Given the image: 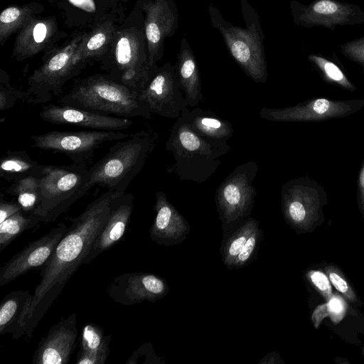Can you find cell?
Wrapping results in <instances>:
<instances>
[{
  "label": "cell",
  "mask_w": 364,
  "mask_h": 364,
  "mask_svg": "<svg viewBox=\"0 0 364 364\" xmlns=\"http://www.w3.org/2000/svg\"><path fill=\"white\" fill-rule=\"evenodd\" d=\"M328 315L326 304L318 306L312 315V320L316 327L320 324L322 319Z\"/></svg>",
  "instance_id": "obj_42"
},
{
  "label": "cell",
  "mask_w": 364,
  "mask_h": 364,
  "mask_svg": "<svg viewBox=\"0 0 364 364\" xmlns=\"http://www.w3.org/2000/svg\"><path fill=\"white\" fill-rule=\"evenodd\" d=\"M258 171L255 161L245 162L235 167L218 187L215 200L225 221L237 220L250 212L257 193L253 181Z\"/></svg>",
  "instance_id": "obj_10"
},
{
  "label": "cell",
  "mask_w": 364,
  "mask_h": 364,
  "mask_svg": "<svg viewBox=\"0 0 364 364\" xmlns=\"http://www.w3.org/2000/svg\"><path fill=\"white\" fill-rule=\"evenodd\" d=\"M255 228V221L251 220L246 223L240 230V232L231 240L228 247L227 256L230 261H234L242 251Z\"/></svg>",
  "instance_id": "obj_34"
},
{
  "label": "cell",
  "mask_w": 364,
  "mask_h": 364,
  "mask_svg": "<svg viewBox=\"0 0 364 364\" xmlns=\"http://www.w3.org/2000/svg\"><path fill=\"white\" fill-rule=\"evenodd\" d=\"M25 101V92L14 87L7 74L3 70L0 75V111L13 107L17 102Z\"/></svg>",
  "instance_id": "obj_33"
},
{
  "label": "cell",
  "mask_w": 364,
  "mask_h": 364,
  "mask_svg": "<svg viewBox=\"0 0 364 364\" xmlns=\"http://www.w3.org/2000/svg\"><path fill=\"white\" fill-rule=\"evenodd\" d=\"M340 48L342 54L360 65L364 72V37L344 43Z\"/></svg>",
  "instance_id": "obj_35"
},
{
  "label": "cell",
  "mask_w": 364,
  "mask_h": 364,
  "mask_svg": "<svg viewBox=\"0 0 364 364\" xmlns=\"http://www.w3.org/2000/svg\"><path fill=\"white\" fill-rule=\"evenodd\" d=\"M130 134L105 130L50 131L33 135L31 139L34 148L64 154L74 164L87 166L99 147L109 141L125 139Z\"/></svg>",
  "instance_id": "obj_8"
},
{
  "label": "cell",
  "mask_w": 364,
  "mask_h": 364,
  "mask_svg": "<svg viewBox=\"0 0 364 364\" xmlns=\"http://www.w3.org/2000/svg\"><path fill=\"white\" fill-rule=\"evenodd\" d=\"M111 335L106 336L99 325L88 323L82 329L76 364H104L109 354Z\"/></svg>",
  "instance_id": "obj_26"
},
{
  "label": "cell",
  "mask_w": 364,
  "mask_h": 364,
  "mask_svg": "<svg viewBox=\"0 0 364 364\" xmlns=\"http://www.w3.org/2000/svg\"><path fill=\"white\" fill-rule=\"evenodd\" d=\"M114 65V73L112 77L138 92L156 71L149 64L141 33L135 29L117 33Z\"/></svg>",
  "instance_id": "obj_9"
},
{
  "label": "cell",
  "mask_w": 364,
  "mask_h": 364,
  "mask_svg": "<svg viewBox=\"0 0 364 364\" xmlns=\"http://www.w3.org/2000/svg\"><path fill=\"white\" fill-rule=\"evenodd\" d=\"M328 278L338 291L345 294L350 299H353V294L350 291L347 282L341 275L336 272L329 271Z\"/></svg>",
  "instance_id": "obj_38"
},
{
  "label": "cell",
  "mask_w": 364,
  "mask_h": 364,
  "mask_svg": "<svg viewBox=\"0 0 364 364\" xmlns=\"http://www.w3.org/2000/svg\"><path fill=\"white\" fill-rule=\"evenodd\" d=\"M77 337V316L73 313L53 324L38 342L32 357L33 364H67Z\"/></svg>",
  "instance_id": "obj_19"
},
{
  "label": "cell",
  "mask_w": 364,
  "mask_h": 364,
  "mask_svg": "<svg viewBox=\"0 0 364 364\" xmlns=\"http://www.w3.org/2000/svg\"><path fill=\"white\" fill-rule=\"evenodd\" d=\"M175 68L187 106L196 107L203 95L197 61L186 37L181 40Z\"/></svg>",
  "instance_id": "obj_23"
},
{
  "label": "cell",
  "mask_w": 364,
  "mask_h": 364,
  "mask_svg": "<svg viewBox=\"0 0 364 364\" xmlns=\"http://www.w3.org/2000/svg\"><path fill=\"white\" fill-rule=\"evenodd\" d=\"M257 243L256 233H252L240 253L233 261L235 264H241L247 261L251 257Z\"/></svg>",
  "instance_id": "obj_39"
},
{
  "label": "cell",
  "mask_w": 364,
  "mask_h": 364,
  "mask_svg": "<svg viewBox=\"0 0 364 364\" xmlns=\"http://www.w3.org/2000/svg\"><path fill=\"white\" fill-rule=\"evenodd\" d=\"M33 295L28 290H15L6 294L0 304V334L14 339L26 336V321Z\"/></svg>",
  "instance_id": "obj_22"
},
{
  "label": "cell",
  "mask_w": 364,
  "mask_h": 364,
  "mask_svg": "<svg viewBox=\"0 0 364 364\" xmlns=\"http://www.w3.org/2000/svg\"><path fill=\"white\" fill-rule=\"evenodd\" d=\"M308 58L320 70L323 79L327 82L350 92L356 90L355 85L334 63L315 54L309 55Z\"/></svg>",
  "instance_id": "obj_32"
},
{
  "label": "cell",
  "mask_w": 364,
  "mask_h": 364,
  "mask_svg": "<svg viewBox=\"0 0 364 364\" xmlns=\"http://www.w3.org/2000/svg\"><path fill=\"white\" fill-rule=\"evenodd\" d=\"M281 196L284 215L295 224L316 218L326 200L323 186L308 176L284 183Z\"/></svg>",
  "instance_id": "obj_13"
},
{
  "label": "cell",
  "mask_w": 364,
  "mask_h": 364,
  "mask_svg": "<svg viewBox=\"0 0 364 364\" xmlns=\"http://www.w3.org/2000/svg\"><path fill=\"white\" fill-rule=\"evenodd\" d=\"M87 166L44 165L40 181L39 200L31 213L41 223H50L82 197Z\"/></svg>",
  "instance_id": "obj_6"
},
{
  "label": "cell",
  "mask_w": 364,
  "mask_h": 364,
  "mask_svg": "<svg viewBox=\"0 0 364 364\" xmlns=\"http://www.w3.org/2000/svg\"><path fill=\"white\" fill-rule=\"evenodd\" d=\"M119 194L107 190L71 220V225L67 232L41 267V279L35 289L26 321L27 338L32 337L40 321L62 293L72 276L83 264Z\"/></svg>",
  "instance_id": "obj_1"
},
{
  "label": "cell",
  "mask_w": 364,
  "mask_h": 364,
  "mask_svg": "<svg viewBox=\"0 0 364 364\" xmlns=\"http://www.w3.org/2000/svg\"><path fill=\"white\" fill-rule=\"evenodd\" d=\"M363 107V99L331 100L317 97L284 108L263 107L259 115L264 119L275 122H320L346 117Z\"/></svg>",
  "instance_id": "obj_11"
},
{
  "label": "cell",
  "mask_w": 364,
  "mask_h": 364,
  "mask_svg": "<svg viewBox=\"0 0 364 364\" xmlns=\"http://www.w3.org/2000/svg\"><path fill=\"white\" fill-rule=\"evenodd\" d=\"M58 102L125 118L151 119L153 114L137 91L104 75L83 79L61 96Z\"/></svg>",
  "instance_id": "obj_4"
},
{
  "label": "cell",
  "mask_w": 364,
  "mask_h": 364,
  "mask_svg": "<svg viewBox=\"0 0 364 364\" xmlns=\"http://www.w3.org/2000/svg\"><path fill=\"white\" fill-rule=\"evenodd\" d=\"M155 196L156 216L149 230L150 237L159 245H168L175 238L176 230H184L186 223L164 192L158 191Z\"/></svg>",
  "instance_id": "obj_25"
},
{
  "label": "cell",
  "mask_w": 364,
  "mask_h": 364,
  "mask_svg": "<svg viewBox=\"0 0 364 364\" xmlns=\"http://www.w3.org/2000/svg\"><path fill=\"white\" fill-rule=\"evenodd\" d=\"M328 315L335 321H339L345 312V304L339 297L332 296L326 304Z\"/></svg>",
  "instance_id": "obj_37"
},
{
  "label": "cell",
  "mask_w": 364,
  "mask_h": 364,
  "mask_svg": "<svg viewBox=\"0 0 364 364\" xmlns=\"http://www.w3.org/2000/svg\"><path fill=\"white\" fill-rule=\"evenodd\" d=\"M109 296L116 303L132 306L143 301L154 302L167 291L165 281L146 272H128L114 277L107 286Z\"/></svg>",
  "instance_id": "obj_17"
},
{
  "label": "cell",
  "mask_w": 364,
  "mask_h": 364,
  "mask_svg": "<svg viewBox=\"0 0 364 364\" xmlns=\"http://www.w3.org/2000/svg\"><path fill=\"white\" fill-rule=\"evenodd\" d=\"M74 6L88 12H93L96 7L93 0H69Z\"/></svg>",
  "instance_id": "obj_43"
},
{
  "label": "cell",
  "mask_w": 364,
  "mask_h": 364,
  "mask_svg": "<svg viewBox=\"0 0 364 364\" xmlns=\"http://www.w3.org/2000/svg\"><path fill=\"white\" fill-rule=\"evenodd\" d=\"M43 166L26 151H8L0 161V177L13 182L31 176L40 177Z\"/></svg>",
  "instance_id": "obj_27"
},
{
  "label": "cell",
  "mask_w": 364,
  "mask_h": 364,
  "mask_svg": "<svg viewBox=\"0 0 364 364\" xmlns=\"http://www.w3.org/2000/svg\"><path fill=\"white\" fill-rule=\"evenodd\" d=\"M33 6H12L4 9L0 14V43L3 46L8 38L33 17Z\"/></svg>",
  "instance_id": "obj_30"
},
{
  "label": "cell",
  "mask_w": 364,
  "mask_h": 364,
  "mask_svg": "<svg viewBox=\"0 0 364 364\" xmlns=\"http://www.w3.org/2000/svg\"><path fill=\"white\" fill-rule=\"evenodd\" d=\"M139 95L152 114L166 118H178L188 107L175 65L170 63L158 68Z\"/></svg>",
  "instance_id": "obj_12"
},
{
  "label": "cell",
  "mask_w": 364,
  "mask_h": 364,
  "mask_svg": "<svg viewBox=\"0 0 364 364\" xmlns=\"http://www.w3.org/2000/svg\"><path fill=\"white\" fill-rule=\"evenodd\" d=\"M158 142L159 134L152 129L141 130L117 141L101 159L88 168L85 193L97 185L109 191L125 193Z\"/></svg>",
  "instance_id": "obj_2"
},
{
  "label": "cell",
  "mask_w": 364,
  "mask_h": 364,
  "mask_svg": "<svg viewBox=\"0 0 364 364\" xmlns=\"http://www.w3.org/2000/svg\"><path fill=\"white\" fill-rule=\"evenodd\" d=\"M41 222L32 214L20 210L0 223V251L23 232L36 228Z\"/></svg>",
  "instance_id": "obj_31"
},
{
  "label": "cell",
  "mask_w": 364,
  "mask_h": 364,
  "mask_svg": "<svg viewBox=\"0 0 364 364\" xmlns=\"http://www.w3.org/2000/svg\"><path fill=\"white\" fill-rule=\"evenodd\" d=\"M134 208V196L119 193L114 202L109 216L96 237L83 264H89L101 253L119 242L127 232Z\"/></svg>",
  "instance_id": "obj_20"
},
{
  "label": "cell",
  "mask_w": 364,
  "mask_h": 364,
  "mask_svg": "<svg viewBox=\"0 0 364 364\" xmlns=\"http://www.w3.org/2000/svg\"><path fill=\"white\" fill-rule=\"evenodd\" d=\"M291 8L295 23L305 27L334 29L336 26L364 22V13L358 6L333 0H317L308 6L294 1Z\"/></svg>",
  "instance_id": "obj_16"
},
{
  "label": "cell",
  "mask_w": 364,
  "mask_h": 364,
  "mask_svg": "<svg viewBox=\"0 0 364 364\" xmlns=\"http://www.w3.org/2000/svg\"><path fill=\"white\" fill-rule=\"evenodd\" d=\"M68 230L65 223H60L11 257L0 269V286L7 284L31 270L42 267Z\"/></svg>",
  "instance_id": "obj_14"
},
{
  "label": "cell",
  "mask_w": 364,
  "mask_h": 364,
  "mask_svg": "<svg viewBox=\"0 0 364 364\" xmlns=\"http://www.w3.org/2000/svg\"><path fill=\"white\" fill-rule=\"evenodd\" d=\"M39 116L53 124H69L94 130L119 131L129 129L133 121L62 104L43 105Z\"/></svg>",
  "instance_id": "obj_18"
},
{
  "label": "cell",
  "mask_w": 364,
  "mask_h": 364,
  "mask_svg": "<svg viewBox=\"0 0 364 364\" xmlns=\"http://www.w3.org/2000/svg\"><path fill=\"white\" fill-rule=\"evenodd\" d=\"M309 277L314 285L326 297L331 296L332 289L329 278L325 274L319 271H311Z\"/></svg>",
  "instance_id": "obj_36"
},
{
  "label": "cell",
  "mask_w": 364,
  "mask_h": 364,
  "mask_svg": "<svg viewBox=\"0 0 364 364\" xmlns=\"http://www.w3.org/2000/svg\"><path fill=\"white\" fill-rule=\"evenodd\" d=\"M56 22L53 18L30 19L16 38L14 55L22 60L42 51L55 34Z\"/></svg>",
  "instance_id": "obj_21"
},
{
  "label": "cell",
  "mask_w": 364,
  "mask_h": 364,
  "mask_svg": "<svg viewBox=\"0 0 364 364\" xmlns=\"http://www.w3.org/2000/svg\"><path fill=\"white\" fill-rule=\"evenodd\" d=\"M85 34L75 37L66 46L56 51L28 77L24 90L25 102L43 104L63 92L65 82L80 65L74 60L75 53Z\"/></svg>",
  "instance_id": "obj_7"
},
{
  "label": "cell",
  "mask_w": 364,
  "mask_h": 364,
  "mask_svg": "<svg viewBox=\"0 0 364 364\" xmlns=\"http://www.w3.org/2000/svg\"><path fill=\"white\" fill-rule=\"evenodd\" d=\"M20 210H22V208L18 203H11L1 199L0 223Z\"/></svg>",
  "instance_id": "obj_40"
},
{
  "label": "cell",
  "mask_w": 364,
  "mask_h": 364,
  "mask_svg": "<svg viewBox=\"0 0 364 364\" xmlns=\"http://www.w3.org/2000/svg\"><path fill=\"white\" fill-rule=\"evenodd\" d=\"M39 191V177L33 176L14 181L6 189V193L16 197L22 210L29 214L33 212L38 205Z\"/></svg>",
  "instance_id": "obj_29"
},
{
  "label": "cell",
  "mask_w": 364,
  "mask_h": 364,
  "mask_svg": "<svg viewBox=\"0 0 364 364\" xmlns=\"http://www.w3.org/2000/svg\"><path fill=\"white\" fill-rule=\"evenodd\" d=\"M245 28L234 26L223 18L218 9L210 4L208 14L212 26L218 29L230 54L244 73L253 81L264 83L267 79V65L259 17L247 0H241Z\"/></svg>",
  "instance_id": "obj_5"
},
{
  "label": "cell",
  "mask_w": 364,
  "mask_h": 364,
  "mask_svg": "<svg viewBox=\"0 0 364 364\" xmlns=\"http://www.w3.org/2000/svg\"><path fill=\"white\" fill-rule=\"evenodd\" d=\"M181 117L193 132L210 141L228 144V140L233 135L232 124L210 110L199 107L189 110L186 107Z\"/></svg>",
  "instance_id": "obj_24"
},
{
  "label": "cell",
  "mask_w": 364,
  "mask_h": 364,
  "mask_svg": "<svg viewBox=\"0 0 364 364\" xmlns=\"http://www.w3.org/2000/svg\"><path fill=\"white\" fill-rule=\"evenodd\" d=\"M114 28L109 21L98 25L90 33H85L74 56V60L80 65L87 58L99 55L112 41Z\"/></svg>",
  "instance_id": "obj_28"
},
{
  "label": "cell",
  "mask_w": 364,
  "mask_h": 364,
  "mask_svg": "<svg viewBox=\"0 0 364 364\" xmlns=\"http://www.w3.org/2000/svg\"><path fill=\"white\" fill-rule=\"evenodd\" d=\"M145 13L144 34L149 64L156 70V62L164 53V41L178 27V13L174 0H154L143 5Z\"/></svg>",
  "instance_id": "obj_15"
},
{
  "label": "cell",
  "mask_w": 364,
  "mask_h": 364,
  "mask_svg": "<svg viewBox=\"0 0 364 364\" xmlns=\"http://www.w3.org/2000/svg\"><path fill=\"white\" fill-rule=\"evenodd\" d=\"M357 196L359 206L364 213V160L361 164L358 176Z\"/></svg>",
  "instance_id": "obj_41"
},
{
  "label": "cell",
  "mask_w": 364,
  "mask_h": 364,
  "mask_svg": "<svg viewBox=\"0 0 364 364\" xmlns=\"http://www.w3.org/2000/svg\"><path fill=\"white\" fill-rule=\"evenodd\" d=\"M165 148L173 159V164L167 166V173L176 175L180 181L198 183L213 175L220 158L231 150L228 144L210 141L196 134L181 116L170 131Z\"/></svg>",
  "instance_id": "obj_3"
}]
</instances>
